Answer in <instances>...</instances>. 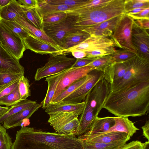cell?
<instances>
[{"label": "cell", "instance_id": "obj_5", "mask_svg": "<svg viewBox=\"0 0 149 149\" xmlns=\"http://www.w3.org/2000/svg\"><path fill=\"white\" fill-rule=\"evenodd\" d=\"M66 13V17L63 20L44 25L43 28V31L46 34L60 49L64 39L68 35L79 30L75 26L79 17L74 14Z\"/></svg>", "mask_w": 149, "mask_h": 149}, {"label": "cell", "instance_id": "obj_13", "mask_svg": "<svg viewBox=\"0 0 149 149\" xmlns=\"http://www.w3.org/2000/svg\"><path fill=\"white\" fill-rule=\"evenodd\" d=\"M95 70L94 67L87 65L79 68H71L66 70L57 86L51 101L71 84L86 76Z\"/></svg>", "mask_w": 149, "mask_h": 149}, {"label": "cell", "instance_id": "obj_25", "mask_svg": "<svg viewBox=\"0 0 149 149\" xmlns=\"http://www.w3.org/2000/svg\"><path fill=\"white\" fill-rule=\"evenodd\" d=\"M114 117H97L93 121L89 131L84 134L90 135L108 132L115 124Z\"/></svg>", "mask_w": 149, "mask_h": 149}, {"label": "cell", "instance_id": "obj_40", "mask_svg": "<svg viewBox=\"0 0 149 149\" xmlns=\"http://www.w3.org/2000/svg\"><path fill=\"white\" fill-rule=\"evenodd\" d=\"M114 63L123 62L128 60L135 56L136 54L125 50L118 51L111 54Z\"/></svg>", "mask_w": 149, "mask_h": 149}, {"label": "cell", "instance_id": "obj_30", "mask_svg": "<svg viewBox=\"0 0 149 149\" xmlns=\"http://www.w3.org/2000/svg\"><path fill=\"white\" fill-rule=\"evenodd\" d=\"M130 139H126L108 144L101 143L83 140V148L84 149H119Z\"/></svg>", "mask_w": 149, "mask_h": 149}, {"label": "cell", "instance_id": "obj_42", "mask_svg": "<svg viewBox=\"0 0 149 149\" xmlns=\"http://www.w3.org/2000/svg\"><path fill=\"white\" fill-rule=\"evenodd\" d=\"M88 1V0H45L46 3L49 4L65 5L74 8V9L83 5Z\"/></svg>", "mask_w": 149, "mask_h": 149}, {"label": "cell", "instance_id": "obj_49", "mask_svg": "<svg viewBox=\"0 0 149 149\" xmlns=\"http://www.w3.org/2000/svg\"><path fill=\"white\" fill-rule=\"evenodd\" d=\"M134 23L142 29L149 30V19L134 20Z\"/></svg>", "mask_w": 149, "mask_h": 149}, {"label": "cell", "instance_id": "obj_43", "mask_svg": "<svg viewBox=\"0 0 149 149\" xmlns=\"http://www.w3.org/2000/svg\"><path fill=\"white\" fill-rule=\"evenodd\" d=\"M117 51L101 49H96L92 51L85 52L86 54V57L95 60L100 57L112 54Z\"/></svg>", "mask_w": 149, "mask_h": 149}, {"label": "cell", "instance_id": "obj_19", "mask_svg": "<svg viewBox=\"0 0 149 149\" xmlns=\"http://www.w3.org/2000/svg\"><path fill=\"white\" fill-rule=\"evenodd\" d=\"M129 60L123 62L113 63L104 72V78L110 84L121 80L126 72Z\"/></svg>", "mask_w": 149, "mask_h": 149}, {"label": "cell", "instance_id": "obj_21", "mask_svg": "<svg viewBox=\"0 0 149 149\" xmlns=\"http://www.w3.org/2000/svg\"><path fill=\"white\" fill-rule=\"evenodd\" d=\"M14 21L22 26L29 34L59 47L57 44L46 34L43 30L36 28L31 24L24 17V15L22 16H18L15 17Z\"/></svg>", "mask_w": 149, "mask_h": 149}, {"label": "cell", "instance_id": "obj_11", "mask_svg": "<svg viewBox=\"0 0 149 149\" xmlns=\"http://www.w3.org/2000/svg\"><path fill=\"white\" fill-rule=\"evenodd\" d=\"M116 46L112 38L107 37L90 35L84 42L79 44L63 51L62 54H66L77 50L85 52L101 49L107 50L117 51Z\"/></svg>", "mask_w": 149, "mask_h": 149}, {"label": "cell", "instance_id": "obj_6", "mask_svg": "<svg viewBox=\"0 0 149 149\" xmlns=\"http://www.w3.org/2000/svg\"><path fill=\"white\" fill-rule=\"evenodd\" d=\"M48 122L59 134L75 136L81 131L78 118L74 112H60L49 115Z\"/></svg>", "mask_w": 149, "mask_h": 149}, {"label": "cell", "instance_id": "obj_8", "mask_svg": "<svg viewBox=\"0 0 149 149\" xmlns=\"http://www.w3.org/2000/svg\"><path fill=\"white\" fill-rule=\"evenodd\" d=\"M134 19L125 14H123L116 26L111 36L116 47L136 54L133 45L131 32Z\"/></svg>", "mask_w": 149, "mask_h": 149}, {"label": "cell", "instance_id": "obj_4", "mask_svg": "<svg viewBox=\"0 0 149 149\" xmlns=\"http://www.w3.org/2000/svg\"><path fill=\"white\" fill-rule=\"evenodd\" d=\"M148 81H149V58L137 54L129 60L128 68L123 78L111 84V92L123 90Z\"/></svg>", "mask_w": 149, "mask_h": 149}, {"label": "cell", "instance_id": "obj_16", "mask_svg": "<svg viewBox=\"0 0 149 149\" xmlns=\"http://www.w3.org/2000/svg\"><path fill=\"white\" fill-rule=\"evenodd\" d=\"M78 138L82 141L85 140L97 143L108 144L126 139H130V137L125 133L119 132H111L90 135L83 134L79 136Z\"/></svg>", "mask_w": 149, "mask_h": 149}, {"label": "cell", "instance_id": "obj_17", "mask_svg": "<svg viewBox=\"0 0 149 149\" xmlns=\"http://www.w3.org/2000/svg\"><path fill=\"white\" fill-rule=\"evenodd\" d=\"M0 69L24 74V69L19 60L8 52L0 44Z\"/></svg>", "mask_w": 149, "mask_h": 149}, {"label": "cell", "instance_id": "obj_38", "mask_svg": "<svg viewBox=\"0 0 149 149\" xmlns=\"http://www.w3.org/2000/svg\"><path fill=\"white\" fill-rule=\"evenodd\" d=\"M67 14L65 12H60L44 15L42 16L43 26L60 21L65 18Z\"/></svg>", "mask_w": 149, "mask_h": 149}, {"label": "cell", "instance_id": "obj_58", "mask_svg": "<svg viewBox=\"0 0 149 149\" xmlns=\"http://www.w3.org/2000/svg\"></svg>", "mask_w": 149, "mask_h": 149}, {"label": "cell", "instance_id": "obj_36", "mask_svg": "<svg viewBox=\"0 0 149 149\" xmlns=\"http://www.w3.org/2000/svg\"><path fill=\"white\" fill-rule=\"evenodd\" d=\"M24 74L0 69V86H3L20 79Z\"/></svg>", "mask_w": 149, "mask_h": 149}, {"label": "cell", "instance_id": "obj_31", "mask_svg": "<svg viewBox=\"0 0 149 149\" xmlns=\"http://www.w3.org/2000/svg\"><path fill=\"white\" fill-rule=\"evenodd\" d=\"M36 103V101L26 99L11 106L5 113L0 117V123H3L9 117L27 109Z\"/></svg>", "mask_w": 149, "mask_h": 149}, {"label": "cell", "instance_id": "obj_56", "mask_svg": "<svg viewBox=\"0 0 149 149\" xmlns=\"http://www.w3.org/2000/svg\"><path fill=\"white\" fill-rule=\"evenodd\" d=\"M142 149H149V141H146L143 143V146Z\"/></svg>", "mask_w": 149, "mask_h": 149}, {"label": "cell", "instance_id": "obj_54", "mask_svg": "<svg viewBox=\"0 0 149 149\" xmlns=\"http://www.w3.org/2000/svg\"><path fill=\"white\" fill-rule=\"evenodd\" d=\"M9 107L0 106V117L5 113L9 110Z\"/></svg>", "mask_w": 149, "mask_h": 149}, {"label": "cell", "instance_id": "obj_33", "mask_svg": "<svg viewBox=\"0 0 149 149\" xmlns=\"http://www.w3.org/2000/svg\"><path fill=\"white\" fill-rule=\"evenodd\" d=\"M0 22L10 31L23 40L29 34L22 26L15 21L0 19Z\"/></svg>", "mask_w": 149, "mask_h": 149}, {"label": "cell", "instance_id": "obj_37", "mask_svg": "<svg viewBox=\"0 0 149 149\" xmlns=\"http://www.w3.org/2000/svg\"><path fill=\"white\" fill-rule=\"evenodd\" d=\"M30 87L29 81L24 75L19 79L18 88L22 101L26 100L31 95Z\"/></svg>", "mask_w": 149, "mask_h": 149}, {"label": "cell", "instance_id": "obj_41", "mask_svg": "<svg viewBox=\"0 0 149 149\" xmlns=\"http://www.w3.org/2000/svg\"><path fill=\"white\" fill-rule=\"evenodd\" d=\"M12 143L6 129L0 124V149H11Z\"/></svg>", "mask_w": 149, "mask_h": 149}, {"label": "cell", "instance_id": "obj_1", "mask_svg": "<svg viewBox=\"0 0 149 149\" xmlns=\"http://www.w3.org/2000/svg\"><path fill=\"white\" fill-rule=\"evenodd\" d=\"M103 108L116 116H142L149 108V81L125 90L111 92Z\"/></svg>", "mask_w": 149, "mask_h": 149}, {"label": "cell", "instance_id": "obj_23", "mask_svg": "<svg viewBox=\"0 0 149 149\" xmlns=\"http://www.w3.org/2000/svg\"><path fill=\"white\" fill-rule=\"evenodd\" d=\"M114 118L115 124L107 132H119L125 133L131 137L137 130H139L134 125V123L127 117L116 116Z\"/></svg>", "mask_w": 149, "mask_h": 149}, {"label": "cell", "instance_id": "obj_9", "mask_svg": "<svg viewBox=\"0 0 149 149\" xmlns=\"http://www.w3.org/2000/svg\"><path fill=\"white\" fill-rule=\"evenodd\" d=\"M66 54H50L47 62L38 68L34 76L36 81L57 74L72 67L76 59L66 56Z\"/></svg>", "mask_w": 149, "mask_h": 149}, {"label": "cell", "instance_id": "obj_26", "mask_svg": "<svg viewBox=\"0 0 149 149\" xmlns=\"http://www.w3.org/2000/svg\"><path fill=\"white\" fill-rule=\"evenodd\" d=\"M90 36L88 33L78 30L70 34L65 38L60 49L63 52L74 47L84 42Z\"/></svg>", "mask_w": 149, "mask_h": 149}, {"label": "cell", "instance_id": "obj_3", "mask_svg": "<svg viewBox=\"0 0 149 149\" xmlns=\"http://www.w3.org/2000/svg\"><path fill=\"white\" fill-rule=\"evenodd\" d=\"M125 0H111L101 6L92 8L79 9L66 11L77 15L75 26L82 29L125 14Z\"/></svg>", "mask_w": 149, "mask_h": 149}, {"label": "cell", "instance_id": "obj_24", "mask_svg": "<svg viewBox=\"0 0 149 149\" xmlns=\"http://www.w3.org/2000/svg\"><path fill=\"white\" fill-rule=\"evenodd\" d=\"M66 70L46 78L45 81L47 82L48 88L45 96L40 103L43 109H45L50 103L57 86Z\"/></svg>", "mask_w": 149, "mask_h": 149}, {"label": "cell", "instance_id": "obj_18", "mask_svg": "<svg viewBox=\"0 0 149 149\" xmlns=\"http://www.w3.org/2000/svg\"><path fill=\"white\" fill-rule=\"evenodd\" d=\"M41 107L40 104L37 103L27 109L9 117L3 123V126L6 129H8L21 126L24 120L29 119Z\"/></svg>", "mask_w": 149, "mask_h": 149}, {"label": "cell", "instance_id": "obj_10", "mask_svg": "<svg viewBox=\"0 0 149 149\" xmlns=\"http://www.w3.org/2000/svg\"><path fill=\"white\" fill-rule=\"evenodd\" d=\"M0 44L19 60L26 49L23 40L13 33L0 22Z\"/></svg>", "mask_w": 149, "mask_h": 149}, {"label": "cell", "instance_id": "obj_50", "mask_svg": "<svg viewBox=\"0 0 149 149\" xmlns=\"http://www.w3.org/2000/svg\"><path fill=\"white\" fill-rule=\"evenodd\" d=\"M18 2L22 6L26 8L37 7L38 0H18Z\"/></svg>", "mask_w": 149, "mask_h": 149}, {"label": "cell", "instance_id": "obj_52", "mask_svg": "<svg viewBox=\"0 0 149 149\" xmlns=\"http://www.w3.org/2000/svg\"><path fill=\"white\" fill-rule=\"evenodd\" d=\"M143 131V135L149 141V121L148 120L145 124L141 127Z\"/></svg>", "mask_w": 149, "mask_h": 149}, {"label": "cell", "instance_id": "obj_57", "mask_svg": "<svg viewBox=\"0 0 149 149\" xmlns=\"http://www.w3.org/2000/svg\"><path fill=\"white\" fill-rule=\"evenodd\" d=\"M15 81L13 82L10 83H9L8 84H7L6 85H5L3 86H0V90L5 87L11 85V84H13V82H14Z\"/></svg>", "mask_w": 149, "mask_h": 149}, {"label": "cell", "instance_id": "obj_55", "mask_svg": "<svg viewBox=\"0 0 149 149\" xmlns=\"http://www.w3.org/2000/svg\"><path fill=\"white\" fill-rule=\"evenodd\" d=\"M11 0H0V7H3L8 5Z\"/></svg>", "mask_w": 149, "mask_h": 149}, {"label": "cell", "instance_id": "obj_7", "mask_svg": "<svg viewBox=\"0 0 149 149\" xmlns=\"http://www.w3.org/2000/svg\"><path fill=\"white\" fill-rule=\"evenodd\" d=\"M110 91V84L104 78L101 79L87 95L85 100L84 109L96 118L98 117Z\"/></svg>", "mask_w": 149, "mask_h": 149}, {"label": "cell", "instance_id": "obj_12", "mask_svg": "<svg viewBox=\"0 0 149 149\" xmlns=\"http://www.w3.org/2000/svg\"><path fill=\"white\" fill-rule=\"evenodd\" d=\"M89 79L61 102L65 103H79L85 98L90 91L101 79L104 78L103 72L94 70L91 72Z\"/></svg>", "mask_w": 149, "mask_h": 149}, {"label": "cell", "instance_id": "obj_29", "mask_svg": "<svg viewBox=\"0 0 149 149\" xmlns=\"http://www.w3.org/2000/svg\"><path fill=\"white\" fill-rule=\"evenodd\" d=\"M123 15L92 26L84 28L82 30L88 33L90 35L92 32L96 31L109 30L113 31Z\"/></svg>", "mask_w": 149, "mask_h": 149}, {"label": "cell", "instance_id": "obj_22", "mask_svg": "<svg viewBox=\"0 0 149 149\" xmlns=\"http://www.w3.org/2000/svg\"><path fill=\"white\" fill-rule=\"evenodd\" d=\"M24 15L22 6L15 0H11L8 5L0 8V19L14 21L15 17Z\"/></svg>", "mask_w": 149, "mask_h": 149}, {"label": "cell", "instance_id": "obj_53", "mask_svg": "<svg viewBox=\"0 0 149 149\" xmlns=\"http://www.w3.org/2000/svg\"><path fill=\"white\" fill-rule=\"evenodd\" d=\"M148 8L143 7L135 8L128 11L125 14L126 15H130L136 14Z\"/></svg>", "mask_w": 149, "mask_h": 149}, {"label": "cell", "instance_id": "obj_51", "mask_svg": "<svg viewBox=\"0 0 149 149\" xmlns=\"http://www.w3.org/2000/svg\"><path fill=\"white\" fill-rule=\"evenodd\" d=\"M72 55L76 59H80L86 57V56L85 52L80 50H75L71 52Z\"/></svg>", "mask_w": 149, "mask_h": 149}, {"label": "cell", "instance_id": "obj_44", "mask_svg": "<svg viewBox=\"0 0 149 149\" xmlns=\"http://www.w3.org/2000/svg\"><path fill=\"white\" fill-rule=\"evenodd\" d=\"M111 1V0H88L86 3L75 9L95 8L106 4Z\"/></svg>", "mask_w": 149, "mask_h": 149}, {"label": "cell", "instance_id": "obj_2", "mask_svg": "<svg viewBox=\"0 0 149 149\" xmlns=\"http://www.w3.org/2000/svg\"><path fill=\"white\" fill-rule=\"evenodd\" d=\"M11 149H84L83 141L75 136L22 127Z\"/></svg>", "mask_w": 149, "mask_h": 149}, {"label": "cell", "instance_id": "obj_32", "mask_svg": "<svg viewBox=\"0 0 149 149\" xmlns=\"http://www.w3.org/2000/svg\"><path fill=\"white\" fill-rule=\"evenodd\" d=\"M91 72L86 76L78 80L68 87L57 97L52 100L50 103H58L61 102L64 99L70 95L89 79L91 75Z\"/></svg>", "mask_w": 149, "mask_h": 149}, {"label": "cell", "instance_id": "obj_35", "mask_svg": "<svg viewBox=\"0 0 149 149\" xmlns=\"http://www.w3.org/2000/svg\"><path fill=\"white\" fill-rule=\"evenodd\" d=\"M21 101L18 85L11 93L0 98V105L11 106Z\"/></svg>", "mask_w": 149, "mask_h": 149}, {"label": "cell", "instance_id": "obj_46", "mask_svg": "<svg viewBox=\"0 0 149 149\" xmlns=\"http://www.w3.org/2000/svg\"><path fill=\"white\" fill-rule=\"evenodd\" d=\"M127 15L134 20L142 19H149V7L146 8L137 13Z\"/></svg>", "mask_w": 149, "mask_h": 149}, {"label": "cell", "instance_id": "obj_48", "mask_svg": "<svg viewBox=\"0 0 149 149\" xmlns=\"http://www.w3.org/2000/svg\"><path fill=\"white\" fill-rule=\"evenodd\" d=\"M94 60L85 57L84 58L76 59V61L71 68H77L87 66Z\"/></svg>", "mask_w": 149, "mask_h": 149}, {"label": "cell", "instance_id": "obj_14", "mask_svg": "<svg viewBox=\"0 0 149 149\" xmlns=\"http://www.w3.org/2000/svg\"><path fill=\"white\" fill-rule=\"evenodd\" d=\"M26 49L42 55L62 54V50L55 46L37 37L29 34L23 40Z\"/></svg>", "mask_w": 149, "mask_h": 149}, {"label": "cell", "instance_id": "obj_20", "mask_svg": "<svg viewBox=\"0 0 149 149\" xmlns=\"http://www.w3.org/2000/svg\"><path fill=\"white\" fill-rule=\"evenodd\" d=\"M85 105L84 101L79 103H65L62 102L50 103L45 109L49 115L63 112H74L79 116L82 113Z\"/></svg>", "mask_w": 149, "mask_h": 149}, {"label": "cell", "instance_id": "obj_39", "mask_svg": "<svg viewBox=\"0 0 149 149\" xmlns=\"http://www.w3.org/2000/svg\"><path fill=\"white\" fill-rule=\"evenodd\" d=\"M125 14L133 9L149 7V0H125L124 5Z\"/></svg>", "mask_w": 149, "mask_h": 149}, {"label": "cell", "instance_id": "obj_47", "mask_svg": "<svg viewBox=\"0 0 149 149\" xmlns=\"http://www.w3.org/2000/svg\"><path fill=\"white\" fill-rule=\"evenodd\" d=\"M143 143L136 140L132 141L129 143L125 144L119 149H142Z\"/></svg>", "mask_w": 149, "mask_h": 149}, {"label": "cell", "instance_id": "obj_15", "mask_svg": "<svg viewBox=\"0 0 149 149\" xmlns=\"http://www.w3.org/2000/svg\"><path fill=\"white\" fill-rule=\"evenodd\" d=\"M147 31L138 26L133 21L131 32L132 44L137 54L149 58V34Z\"/></svg>", "mask_w": 149, "mask_h": 149}, {"label": "cell", "instance_id": "obj_45", "mask_svg": "<svg viewBox=\"0 0 149 149\" xmlns=\"http://www.w3.org/2000/svg\"><path fill=\"white\" fill-rule=\"evenodd\" d=\"M18 82L19 79L16 80L11 85L0 90V98L13 91L18 85Z\"/></svg>", "mask_w": 149, "mask_h": 149}, {"label": "cell", "instance_id": "obj_27", "mask_svg": "<svg viewBox=\"0 0 149 149\" xmlns=\"http://www.w3.org/2000/svg\"><path fill=\"white\" fill-rule=\"evenodd\" d=\"M37 9L41 16L51 13L65 12L73 10L74 8L64 5H54L46 3L45 0H38Z\"/></svg>", "mask_w": 149, "mask_h": 149}, {"label": "cell", "instance_id": "obj_34", "mask_svg": "<svg viewBox=\"0 0 149 149\" xmlns=\"http://www.w3.org/2000/svg\"><path fill=\"white\" fill-rule=\"evenodd\" d=\"M111 55L98 57L87 65L94 67L95 70L104 72L113 63Z\"/></svg>", "mask_w": 149, "mask_h": 149}, {"label": "cell", "instance_id": "obj_28", "mask_svg": "<svg viewBox=\"0 0 149 149\" xmlns=\"http://www.w3.org/2000/svg\"><path fill=\"white\" fill-rule=\"evenodd\" d=\"M22 6L24 17L32 25L43 30V23L42 16L37 7L26 8Z\"/></svg>", "mask_w": 149, "mask_h": 149}]
</instances>
